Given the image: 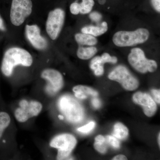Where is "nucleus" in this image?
Returning a JSON list of instances; mask_svg holds the SVG:
<instances>
[{
	"label": "nucleus",
	"mask_w": 160,
	"mask_h": 160,
	"mask_svg": "<svg viewBox=\"0 0 160 160\" xmlns=\"http://www.w3.org/2000/svg\"><path fill=\"white\" fill-rule=\"evenodd\" d=\"M32 63V57L27 50L13 47L8 49L5 52L1 69L6 76L10 77L16 66L20 65L29 67Z\"/></svg>",
	"instance_id": "1"
},
{
	"label": "nucleus",
	"mask_w": 160,
	"mask_h": 160,
	"mask_svg": "<svg viewBox=\"0 0 160 160\" xmlns=\"http://www.w3.org/2000/svg\"><path fill=\"white\" fill-rule=\"evenodd\" d=\"M148 29L140 28L133 31H120L115 33L112 41L119 47L136 46L145 42L149 39Z\"/></svg>",
	"instance_id": "2"
},
{
	"label": "nucleus",
	"mask_w": 160,
	"mask_h": 160,
	"mask_svg": "<svg viewBox=\"0 0 160 160\" xmlns=\"http://www.w3.org/2000/svg\"><path fill=\"white\" fill-rule=\"evenodd\" d=\"M58 106L60 111L69 122L77 123L84 117V109L80 103L69 96H64L60 99Z\"/></svg>",
	"instance_id": "3"
},
{
	"label": "nucleus",
	"mask_w": 160,
	"mask_h": 160,
	"mask_svg": "<svg viewBox=\"0 0 160 160\" xmlns=\"http://www.w3.org/2000/svg\"><path fill=\"white\" fill-rule=\"evenodd\" d=\"M128 61L134 69L141 73L153 72L157 69L156 62L154 60L146 58L144 52L140 48L132 49L128 56Z\"/></svg>",
	"instance_id": "4"
},
{
	"label": "nucleus",
	"mask_w": 160,
	"mask_h": 160,
	"mask_svg": "<svg viewBox=\"0 0 160 160\" xmlns=\"http://www.w3.org/2000/svg\"><path fill=\"white\" fill-rule=\"evenodd\" d=\"M32 8L31 0H12L10 12L12 23L14 26H21L31 14Z\"/></svg>",
	"instance_id": "5"
},
{
	"label": "nucleus",
	"mask_w": 160,
	"mask_h": 160,
	"mask_svg": "<svg viewBox=\"0 0 160 160\" xmlns=\"http://www.w3.org/2000/svg\"><path fill=\"white\" fill-rule=\"evenodd\" d=\"M77 140L72 135H59L53 138L50 142V146L58 149L57 160H65L70 155L76 146Z\"/></svg>",
	"instance_id": "6"
},
{
	"label": "nucleus",
	"mask_w": 160,
	"mask_h": 160,
	"mask_svg": "<svg viewBox=\"0 0 160 160\" xmlns=\"http://www.w3.org/2000/svg\"><path fill=\"white\" fill-rule=\"evenodd\" d=\"M109 79L120 83L124 89L129 91L135 90L139 85L138 81L125 66H118L109 73Z\"/></svg>",
	"instance_id": "7"
},
{
	"label": "nucleus",
	"mask_w": 160,
	"mask_h": 160,
	"mask_svg": "<svg viewBox=\"0 0 160 160\" xmlns=\"http://www.w3.org/2000/svg\"><path fill=\"white\" fill-rule=\"evenodd\" d=\"M65 13L63 9L57 8L49 12L46 23V30L50 38H57L65 22Z\"/></svg>",
	"instance_id": "8"
},
{
	"label": "nucleus",
	"mask_w": 160,
	"mask_h": 160,
	"mask_svg": "<svg viewBox=\"0 0 160 160\" xmlns=\"http://www.w3.org/2000/svg\"><path fill=\"white\" fill-rule=\"evenodd\" d=\"M20 108L15 112V117L20 122H25L30 118L36 117L39 114L42 109V104L37 101L28 102L26 100L21 101Z\"/></svg>",
	"instance_id": "9"
},
{
	"label": "nucleus",
	"mask_w": 160,
	"mask_h": 160,
	"mask_svg": "<svg viewBox=\"0 0 160 160\" xmlns=\"http://www.w3.org/2000/svg\"><path fill=\"white\" fill-rule=\"evenodd\" d=\"M41 77L48 81L46 91L50 95L57 93L63 87L64 81L59 72L53 69H46L42 72Z\"/></svg>",
	"instance_id": "10"
},
{
	"label": "nucleus",
	"mask_w": 160,
	"mask_h": 160,
	"mask_svg": "<svg viewBox=\"0 0 160 160\" xmlns=\"http://www.w3.org/2000/svg\"><path fill=\"white\" fill-rule=\"evenodd\" d=\"M132 100L135 103L142 107L144 113L147 117H151L156 113V103L149 94L138 92L133 95Z\"/></svg>",
	"instance_id": "11"
},
{
	"label": "nucleus",
	"mask_w": 160,
	"mask_h": 160,
	"mask_svg": "<svg viewBox=\"0 0 160 160\" xmlns=\"http://www.w3.org/2000/svg\"><path fill=\"white\" fill-rule=\"evenodd\" d=\"M40 33V29L37 25H26V37L29 42L36 49L44 50L47 48L48 43L46 39L41 35Z\"/></svg>",
	"instance_id": "12"
},
{
	"label": "nucleus",
	"mask_w": 160,
	"mask_h": 160,
	"mask_svg": "<svg viewBox=\"0 0 160 160\" xmlns=\"http://www.w3.org/2000/svg\"><path fill=\"white\" fill-rule=\"evenodd\" d=\"M108 29V24L103 22L100 26H87L82 28V32L91 35L94 37L99 36L105 33Z\"/></svg>",
	"instance_id": "13"
},
{
	"label": "nucleus",
	"mask_w": 160,
	"mask_h": 160,
	"mask_svg": "<svg viewBox=\"0 0 160 160\" xmlns=\"http://www.w3.org/2000/svg\"><path fill=\"white\" fill-rule=\"evenodd\" d=\"M76 41L80 45L93 46L96 45L98 40L95 37L85 33H77L75 36Z\"/></svg>",
	"instance_id": "14"
},
{
	"label": "nucleus",
	"mask_w": 160,
	"mask_h": 160,
	"mask_svg": "<svg viewBox=\"0 0 160 160\" xmlns=\"http://www.w3.org/2000/svg\"><path fill=\"white\" fill-rule=\"evenodd\" d=\"M97 52V49L93 46L89 47L80 46L78 49L77 56L81 59L88 60L94 56Z\"/></svg>",
	"instance_id": "15"
},
{
	"label": "nucleus",
	"mask_w": 160,
	"mask_h": 160,
	"mask_svg": "<svg viewBox=\"0 0 160 160\" xmlns=\"http://www.w3.org/2000/svg\"><path fill=\"white\" fill-rule=\"evenodd\" d=\"M112 134L118 139H125L129 134V129L122 123L118 122L114 125Z\"/></svg>",
	"instance_id": "16"
},
{
	"label": "nucleus",
	"mask_w": 160,
	"mask_h": 160,
	"mask_svg": "<svg viewBox=\"0 0 160 160\" xmlns=\"http://www.w3.org/2000/svg\"><path fill=\"white\" fill-rule=\"evenodd\" d=\"M107 144L106 142V138L103 136H98L95 138V142L94 144V147L96 150L101 153H106L107 150Z\"/></svg>",
	"instance_id": "17"
},
{
	"label": "nucleus",
	"mask_w": 160,
	"mask_h": 160,
	"mask_svg": "<svg viewBox=\"0 0 160 160\" xmlns=\"http://www.w3.org/2000/svg\"><path fill=\"white\" fill-rule=\"evenodd\" d=\"M73 92L75 93H80L85 95L87 96L88 95H92V96H97L98 93L96 91L88 86H76L72 89Z\"/></svg>",
	"instance_id": "18"
},
{
	"label": "nucleus",
	"mask_w": 160,
	"mask_h": 160,
	"mask_svg": "<svg viewBox=\"0 0 160 160\" xmlns=\"http://www.w3.org/2000/svg\"><path fill=\"white\" fill-rule=\"evenodd\" d=\"M9 115L6 112H0V139L4 130L8 127L10 122Z\"/></svg>",
	"instance_id": "19"
},
{
	"label": "nucleus",
	"mask_w": 160,
	"mask_h": 160,
	"mask_svg": "<svg viewBox=\"0 0 160 160\" xmlns=\"http://www.w3.org/2000/svg\"><path fill=\"white\" fill-rule=\"evenodd\" d=\"M80 12L82 14H87L91 12L94 5L93 0H82L79 4Z\"/></svg>",
	"instance_id": "20"
},
{
	"label": "nucleus",
	"mask_w": 160,
	"mask_h": 160,
	"mask_svg": "<svg viewBox=\"0 0 160 160\" xmlns=\"http://www.w3.org/2000/svg\"><path fill=\"white\" fill-rule=\"evenodd\" d=\"M106 142L108 145L115 149H118L120 147V142L115 137L112 136H107L106 138Z\"/></svg>",
	"instance_id": "21"
},
{
	"label": "nucleus",
	"mask_w": 160,
	"mask_h": 160,
	"mask_svg": "<svg viewBox=\"0 0 160 160\" xmlns=\"http://www.w3.org/2000/svg\"><path fill=\"white\" fill-rule=\"evenodd\" d=\"M102 61L104 64L106 63H111L112 64H115L117 62L118 59L116 57H111L108 53H104L102 55Z\"/></svg>",
	"instance_id": "22"
},
{
	"label": "nucleus",
	"mask_w": 160,
	"mask_h": 160,
	"mask_svg": "<svg viewBox=\"0 0 160 160\" xmlns=\"http://www.w3.org/2000/svg\"><path fill=\"white\" fill-rule=\"evenodd\" d=\"M104 64L101 57H96L92 60L90 63V67L92 70L94 71L95 69H96L98 66L101 65H104Z\"/></svg>",
	"instance_id": "23"
},
{
	"label": "nucleus",
	"mask_w": 160,
	"mask_h": 160,
	"mask_svg": "<svg viewBox=\"0 0 160 160\" xmlns=\"http://www.w3.org/2000/svg\"><path fill=\"white\" fill-rule=\"evenodd\" d=\"M95 126V123L94 122H90L85 126L79 128L78 129V130L81 132H84V133H87L94 129Z\"/></svg>",
	"instance_id": "24"
},
{
	"label": "nucleus",
	"mask_w": 160,
	"mask_h": 160,
	"mask_svg": "<svg viewBox=\"0 0 160 160\" xmlns=\"http://www.w3.org/2000/svg\"><path fill=\"white\" fill-rule=\"evenodd\" d=\"M79 4L77 2L72 3L70 6V11L73 15H78L80 12Z\"/></svg>",
	"instance_id": "25"
},
{
	"label": "nucleus",
	"mask_w": 160,
	"mask_h": 160,
	"mask_svg": "<svg viewBox=\"0 0 160 160\" xmlns=\"http://www.w3.org/2000/svg\"><path fill=\"white\" fill-rule=\"evenodd\" d=\"M89 17L92 21L95 22H99L102 18V15L99 13V12H92L89 15Z\"/></svg>",
	"instance_id": "26"
},
{
	"label": "nucleus",
	"mask_w": 160,
	"mask_h": 160,
	"mask_svg": "<svg viewBox=\"0 0 160 160\" xmlns=\"http://www.w3.org/2000/svg\"><path fill=\"white\" fill-rule=\"evenodd\" d=\"M151 92L156 102L159 104L160 103V91L159 89H152Z\"/></svg>",
	"instance_id": "27"
},
{
	"label": "nucleus",
	"mask_w": 160,
	"mask_h": 160,
	"mask_svg": "<svg viewBox=\"0 0 160 160\" xmlns=\"http://www.w3.org/2000/svg\"><path fill=\"white\" fill-rule=\"evenodd\" d=\"M94 74L96 76H99L102 75L104 72V65H101L94 70Z\"/></svg>",
	"instance_id": "28"
},
{
	"label": "nucleus",
	"mask_w": 160,
	"mask_h": 160,
	"mask_svg": "<svg viewBox=\"0 0 160 160\" xmlns=\"http://www.w3.org/2000/svg\"><path fill=\"white\" fill-rule=\"evenodd\" d=\"M153 8L158 12H160V0H151Z\"/></svg>",
	"instance_id": "29"
},
{
	"label": "nucleus",
	"mask_w": 160,
	"mask_h": 160,
	"mask_svg": "<svg viewBox=\"0 0 160 160\" xmlns=\"http://www.w3.org/2000/svg\"><path fill=\"white\" fill-rule=\"evenodd\" d=\"M92 105L95 108H99L101 106V102H100L99 100L97 98H94L92 100Z\"/></svg>",
	"instance_id": "30"
},
{
	"label": "nucleus",
	"mask_w": 160,
	"mask_h": 160,
	"mask_svg": "<svg viewBox=\"0 0 160 160\" xmlns=\"http://www.w3.org/2000/svg\"><path fill=\"white\" fill-rule=\"evenodd\" d=\"M113 160H127V158L124 155L120 154L116 156L115 157L112 159Z\"/></svg>",
	"instance_id": "31"
},
{
	"label": "nucleus",
	"mask_w": 160,
	"mask_h": 160,
	"mask_svg": "<svg viewBox=\"0 0 160 160\" xmlns=\"http://www.w3.org/2000/svg\"><path fill=\"white\" fill-rule=\"evenodd\" d=\"M0 30L2 31H5L6 30V27L4 25V21L2 18L1 14H0Z\"/></svg>",
	"instance_id": "32"
},
{
	"label": "nucleus",
	"mask_w": 160,
	"mask_h": 160,
	"mask_svg": "<svg viewBox=\"0 0 160 160\" xmlns=\"http://www.w3.org/2000/svg\"><path fill=\"white\" fill-rule=\"evenodd\" d=\"M75 96L78 98L82 99H85L87 97V96L85 95L82 94V93H77V92L75 93Z\"/></svg>",
	"instance_id": "33"
},
{
	"label": "nucleus",
	"mask_w": 160,
	"mask_h": 160,
	"mask_svg": "<svg viewBox=\"0 0 160 160\" xmlns=\"http://www.w3.org/2000/svg\"><path fill=\"white\" fill-rule=\"evenodd\" d=\"M99 3L101 5H104L106 2V0H98Z\"/></svg>",
	"instance_id": "34"
},
{
	"label": "nucleus",
	"mask_w": 160,
	"mask_h": 160,
	"mask_svg": "<svg viewBox=\"0 0 160 160\" xmlns=\"http://www.w3.org/2000/svg\"><path fill=\"white\" fill-rule=\"evenodd\" d=\"M160 133H159L158 136V143L159 146L160 145Z\"/></svg>",
	"instance_id": "35"
},
{
	"label": "nucleus",
	"mask_w": 160,
	"mask_h": 160,
	"mask_svg": "<svg viewBox=\"0 0 160 160\" xmlns=\"http://www.w3.org/2000/svg\"><path fill=\"white\" fill-rule=\"evenodd\" d=\"M58 118L60 119V120H64V117L62 115H59L58 116Z\"/></svg>",
	"instance_id": "36"
}]
</instances>
